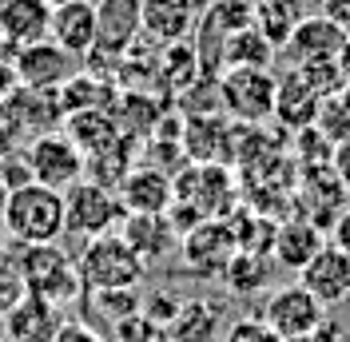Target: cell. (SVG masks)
<instances>
[{"label":"cell","mask_w":350,"mask_h":342,"mask_svg":"<svg viewBox=\"0 0 350 342\" xmlns=\"http://www.w3.org/2000/svg\"><path fill=\"white\" fill-rule=\"evenodd\" d=\"M8 192H12V187H8V179H4V168H0V211H4V199H8Z\"/></svg>","instance_id":"36"},{"label":"cell","mask_w":350,"mask_h":342,"mask_svg":"<svg viewBox=\"0 0 350 342\" xmlns=\"http://www.w3.org/2000/svg\"><path fill=\"white\" fill-rule=\"evenodd\" d=\"M167 342H223V311L211 299H187L179 302L175 319L163 330Z\"/></svg>","instance_id":"19"},{"label":"cell","mask_w":350,"mask_h":342,"mask_svg":"<svg viewBox=\"0 0 350 342\" xmlns=\"http://www.w3.org/2000/svg\"><path fill=\"white\" fill-rule=\"evenodd\" d=\"M124 215H128V211H124L120 195L111 192V187H104V183H96V179H88V175L64 192L68 231H76V235H84V239L120 231Z\"/></svg>","instance_id":"5"},{"label":"cell","mask_w":350,"mask_h":342,"mask_svg":"<svg viewBox=\"0 0 350 342\" xmlns=\"http://www.w3.org/2000/svg\"><path fill=\"white\" fill-rule=\"evenodd\" d=\"M96 16H100V40L96 44L124 56L135 40V32L144 28V0H100Z\"/></svg>","instance_id":"20"},{"label":"cell","mask_w":350,"mask_h":342,"mask_svg":"<svg viewBox=\"0 0 350 342\" xmlns=\"http://www.w3.org/2000/svg\"><path fill=\"white\" fill-rule=\"evenodd\" d=\"M64 135L84 151V159H88V155H96L100 148H108L111 140H120L124 131L116 124V116H104V107H92V111H72V116H64Z\"/></svg>","instance_id":"21"},{"label":"cell","mask_w":350,"mask_h":342,"mask_svg":"<svg viewBox=\"0 0 350 342\" xmlns=\"http://www.w3.org/2000/svg\"><path fill=\"white\" fill-rule=\"evenodd\" d=\"M116 195L128 215H163L175 199V183L159 168H131Z\"/></svg>","instance_id":"14"},{"label":"cell","mask_w":350,"mask_h":342,"mask_svg":"<svg viewBox=\"0 0 350 342\" xmlns=\"http://www.w3.org/2000/svg\"><path fill=\"white\" fill-rule=\"evenodd\" d=\"M179 247H183L187 267L199 271L203 278H223L231 255L239 251V243L231 235V223H219V219H203L199 227H191L187 235L179 239Z\"/></svg>","instance_id":"9"},{"label":"cell","mask_w":350,"mask_h":342,"mask_svg":"<svg viewBox=\"0 0 350 342\" xmlns=\"http://www.w3.org/2000/svg\"><path fill=\"white\" fill-rule=\"evenodd\" d=\"M342 44H347V32L330 16L319 12V16H303L295 24V32L283 44V52L291 56V68H299V64H310V60H334L342 52Z\"/></svg>","instance_id":"13"},{"label":"cell","mask_w":350,"mask_h":342,"mask_svg":"<svg viewBox=\"0 0 350 342\" xmlns=\"http://www.w3.org/2000/svg\"><path fill=\"white\" fill-rule=\"evenodd\" d=\"M0 342H4V339H0Z\"/></svg>","instance_id":"40"},{"label":"cell","mask_w":350,"mask_h":342,"mask_svg":"<svg viewBox=\"0 0 350 342\" xmlns=\"http://www.w3.org/2000/svg\"><path fill=\"white\" fill-rule=\"evenodd\" d=\"M295 72H299L323 100H327V96H338V92L347 88V76H342V68H338V56H334V60H310V64H299Z\"/></svg>","instance_id":"26"},{"label":"cell","mask_w":350,"mask_h":342,"mask_svg":"<svg viewBox=\"0 0 350 342\" xmlns=\"http://www.w3.org/2000/svg\"><path fill=\"white\" fill-rule=\"evenodd\" d=\"M0 227L4 235L16 243H56L68 231L64 219V192L44 187L36 179H28L21 187H12L0 211Z\"/></svg>","instance_id":"1"},{"label":"cell","mask_w":350,"mask_h":342,"mask_svg":"<svg viewBox=\"0 0 350 342\" xmlns=\"http://www.w3.org/2000/svg\"><path fill=\"white\" fill-rule=\"evenodd\" d=\"M24 295H28V287H24L16 263H12V267H8V263H0V319H4V315L24 299Z\"/></svg>","instance_id":"29"},{"label":"cell","mask_w":350,"mask_h":342,"mask_svg":"<svg viewBox=\"0 0 350 342\" xmlns=\"http://www.w3.org/2000/svg\"><path fill=\"white\" fill-rule=\"evenodd\" d=\"M24 163H28V175L44 183V187H56V192H68L72 183H80L84 179V151L76 148L72 140H68L64 131H44L36 135L28 151H24Z\"/></svg>","instance_id":"6"},{"label":"cell","mask_w":350,"mask_h":342,"mask_svg":"<svg viewBox=\"0 0 350 342\" xmlns=\"http://www.w3.org/2000/svg\"><path fill=\"white\" fill-rule=\"evenodd\" d=\"M299 282L323 306H338L350 299V255L334 243H323V251L299 271Z\"/></svg>","instance_id":"10"},{"label":"cell","mask_w":350,"mask_h":342,"mask_svg":"<svg viewBox=\"0 0 350 342\" xmlns=\"http://www.w3.org/2000/svg\"><path fill=\"white\" fill-rule=\"evenodd\" d=\"M323 16H330L350 36V0H323Z\"/></svg>","instance_id":"33"},{"label":"cell","mask_w":350,"mask_h":342,"mask_svg":"<svg viewBox=\"0 0 350 342\" xmlns=\"http://www.w3.org/2000/svg\"><path fill=\"white\" fill-rule=\"evenodd\" d=\"M60 326H64V315H60L56 302L40 299V295H24L0 319V339L4 342H52Z\"/></svg>","instance_id":"12"},{"label":"cell","mask_w":350,"mask_h":342,"mask_svg":"<svg viewBox=\"0 0 350 342\" xmlns=\"http://www.w3.org/2000/svg\"><path fill=\"white\" fill-rule=\"evenodd\" d=\"M12 68H16V80L21 88H32V92H56L60 84H68L76 72H80V60L64 52L56 40H32L12 48Z\"/></svg>","instance_id":"8"},{"label":"cell","mask_w":350,"mask_h":342,"mask_svg":"<svg viewBox=\"0 0 350 342\" xmlns=\"http://www.w3.org/2000/svg\"><path fill=\"white\" fill-rule=\"evenodd\" d=\"M271 60H275V48L267 44V36L255 24H247L223 40V64L227 68H271Z\"/></svg>","instance_id":"23"},{"label":"cell","mask_w":350,"mask_h":342,"mask_svg":"<svg viewBox=\"0 0 350 342\" xmlns=\"http://www.w3.org/2000/svg\"><path fill=\"white\" fill-rule=\"evenodd\" d=\"M52 342H104L100 330H92L88 322H64L60 330H56V339Z\"/></svg>","instance_id":"30"},{"label":"cell","mask_w":350,"mask_h":342,"mask_svg":"<svg viewBox=\"0 0 350 342\" xmlns=\"http://www.w3.org/2000/svg\"><path fill=\"white\" fill-rule=\"evenodd\" d=\"M275 84L271 68H223L219 76V107L239 124H262L275 111Z\"/></svg>","instance_id":"4"},{"label":"cell","mask_w":350,"mask_h":342,"mask_svg":"<svg viewBox=\"0 0 350 342\" xmlns=\"http://www.w3.org/2000/svg\"><path fill=\"white\" fill-rule=\"evenodd\" d=\"M262 278H267V263H262V255H255V251H235L231 263H227V271H223V282H227L235 295L259 291Z\"/></svg>","instance_id":"25"},{"label":"cell","mask_w":350,"mask_h":342,"mask_svg":"<svg viewBox=\"0 0 350 342\" xmlns=\"http://www.w3.org/2000/svg\"><path fill=\"white\" fill-rule=\"evenodd\" d=\"M80 278H84V291H116V287H139L144 278V259L128 247V239L120 231L108 235H96L84 243V251L76 259Z\"/></svg>","instance_id":"3"},{"label":"cell","mask_w":350,"mask_h":342,"mask_svg":"<svg viewBox=\"0 0 350 342\" xmlns=\"http://www.w3.org/2000/svg\"><path fill=\"white\" fill-rule=\"evenodd\" d=\"M16 271H21L28 295H40L56 306H68V302H76L84 295L80 267L60 243H24Z\"/></svg>","instance_id":"2"},{"label":"cell","mask_w":350,"mask_h":342,"mask_svg":"<svg viewBox=\"0 0 350 342\" xmlns=\"http://www.w3.org/2000/svg\"><path fill=\"white\" fill-rule=\"evenodd\" d=\"M48 40H56L64 52H72L76 60H84L88 52L100 40V16H96V4L92 0H68L52 8V21H48Z\"/></svg>","instance_id":"11"},{"label":"cell","mask_w":350,"mask_h":342,"mask_svg":"<svg viewBox=\"0 0 350 342\" xmlns=\"http://www.w3.org/2000/svg\"><path fill=\"white\" fill-rule=\"evenodd\" d=\"M223 342H283L262 319H239L231 322V330H223Z\"/></svg>","instance_id":"28"},{"label":"cell","mask_w":350,"mask_h":342,"mask_svg":"<svg viewBox=\"0 0 350 342\" xmlns=\"http://www.w3.org/2000/svg\"><path fill=\"white\" fill-rule=\"evenodd\" d=\"M323 227H314L310 219L295 215V219H283L275 227V243H271V255L283 263L286 271H303L310 259L323 251Z\"/></svg>","instance_id":"18"},{"label":"cell","mask_w":350,"mask_h":342,"mask_svg":"<svg viewBox=\"0 0 350 342\" xmlns=\"http://www.w3.org/2000/svg\"><path fill=\"white\" fill-rule=\"evenodd\" d=\"M48 4H52V8H56V4H68V0H48Z\"/></svg>","instance_id":"38"},{"label":"cell","mask_w":350,"mask_h":342,"mask_svg":"<svg viewBox=\"0 0 350 342\" xmlns=\"http://www.w3.org/2000/svg\"><path fill=\"white\" fill-rule=\"evenodd\" d=\"M306 342H350V330L338 319H327V315H323V322L310 330V339Z\"/></svg>","instance_id":"31"},{"label":"cell","mask_w":350,"mask_h":342,"mask_svg":"<svg viewBox=\"0 0 350 342\" xmlns=\"http://www.w3.org/2000/svg\"><path fill=\"white\" fill-rule=\"evenodd\" d=\"M152 342H167V339H163V334H159V339H152Z\"/></svg>","instance_id":"39"},{"label":"cell","mask_w":350,"mask_h":342,"mask_svg":"<svg viewBox=\"0 0 350 342\" xmlns=\"http://www.w3.org/2000/svg\"><path fill=\"white\" fill-rule=\"evenodd\" d=\"M159 334H163V330H159L144 311H131L128 319L111 322V342H152V339H159Z\"/></svg>","instance_id":"27"},{"label":"cell","mask_w":350,"mask_h":342,"mask_svg":"<svg viewBox=\"0 0 350 342\" xmlns=\"http://www.w3.org/2000/svg\"><path fill=\"white\" fill-rule=\"evenodd\" d=\"M319 107H323V96L306 84L299 72H286V76H279V84H275V111H271V120H279L286 131H303V128H314Z\"/></svg>","instance_id":"16"},{"label":"cell","mask_w":350,"mask_h":342,"mask_svg":"<svg viewBox=\"0 0 350 342\" xmlns=\"http://www.w3.org/2000/svg\"><path fill=\"white\" fill-rule=\"evenodd\" d=\"M338 96H342V100H347V107H350V80H347V88H342V92H338Z\"/></svg>","instance_id":"37"},{"label":"cell","mask_w":350,"mask_h":342,"mask_svg":"<svg viewBox=\"0 0 350 342\" xmlns=\"http://www.w3.org/2000/svg\"><path fill=\"white\" fill-rule=\"evenodd\" d=\"M104 96H111V88L104 84V76H92V72H76L68 84L56 88V100H60V111H64V116L111 104V100H104Z\"/></svg>","instance_id":"24"},{"label":"cell","mask_w":350,"mask_h":342,"mask_svg":"<svg viewBox=\"0 0 350 342\" xmlns=\"http://www.w3.org/2000/svg\"><path fill=\"white\" fill-rule=\"evenodd\" d=\"M299 21H303L299 0H255V8H251V24L267 36V44L275 52H283V44L291 40Z\"/></svg>","instance_id":"22"},{"label":"cell","mask_w":350,"mask_h":342,"mask_svg":"<svg viewBox=\"0 0 350 342\" xmlns=\"http://www.w3.org/2000/svg\"><path fill=\"white\" fill-rule=\"evenodd\" d=\"M330 168H334V175L342 179V187L350 192V135L334 144V151H330Z\"/></svg>","instance_id":"32"},{"label":"cell","mask_w":350,"mask_h":342,"mask_svg":"<svg viewBox=\"0 0 350 342\" xmlns=\"http://www.w3.org/2000/svg\"><path fill=\"white\" fill-rule=\"evenodd\" d=\"M330 243H334V247H342V251L350 255V207L330 223Z\"/></svg>","instance_id":"34"},{"label":"cell","mask_w":350,"mask_h":342,"mask_svg":"<svg viewBox=\"0 0 350 342\" xmlns=\"http://www.w3.org/2000/svg\"><path fill=\"white\" fill-rule=\"evenodd\" d=\"M327 306L306 291L303 282H286V287H275L271 299L262 306V322L279 334L283 342H306L310 330L323 322Z\"/></svg>","instance_id":"7"},{"label":"cell","mask_w":350,"mask_h":342,"mask_svg":"<svg viewBox=\"0 0 350 342\" xmlns=\"http://www.w3.org/2000/svg\"><path fill=\"white\" fill-rule=\"evenodd\" d=\"M52 21V4L48 0H0V40L8 48L44 40Z\"/></svg>","instance_id":"17"},{"label":"cell","mask_w":350,"mask_h":342,"mask_svg":"<svg viewBox=\"0 0 350 342\" xmlns=\"http://www.w3.org/2000/svg\"><path fill=\"white\" fill-rule=\"evenodd\" d=\"M120 235L128 239V247L144 259V267H148V263H159V259H167L175 247H179V231L172 227L167 211L163 215H124Z\"/></svg>","instance_id":"15"},{"label":"cell","mask_w":350,"mask_h":342,"mask_svg":"<svg viewBox=\"0 0 350 342\" xmlns=\"http://www.w3.org/2000/svg\"><path fill=\"white\" fill-rule=\"evenodd\" d=\"M338 68H342V76L350 80V36H347V44H342V52H338Z\"/></svg>","instance_id":"35"}]
</instances>
